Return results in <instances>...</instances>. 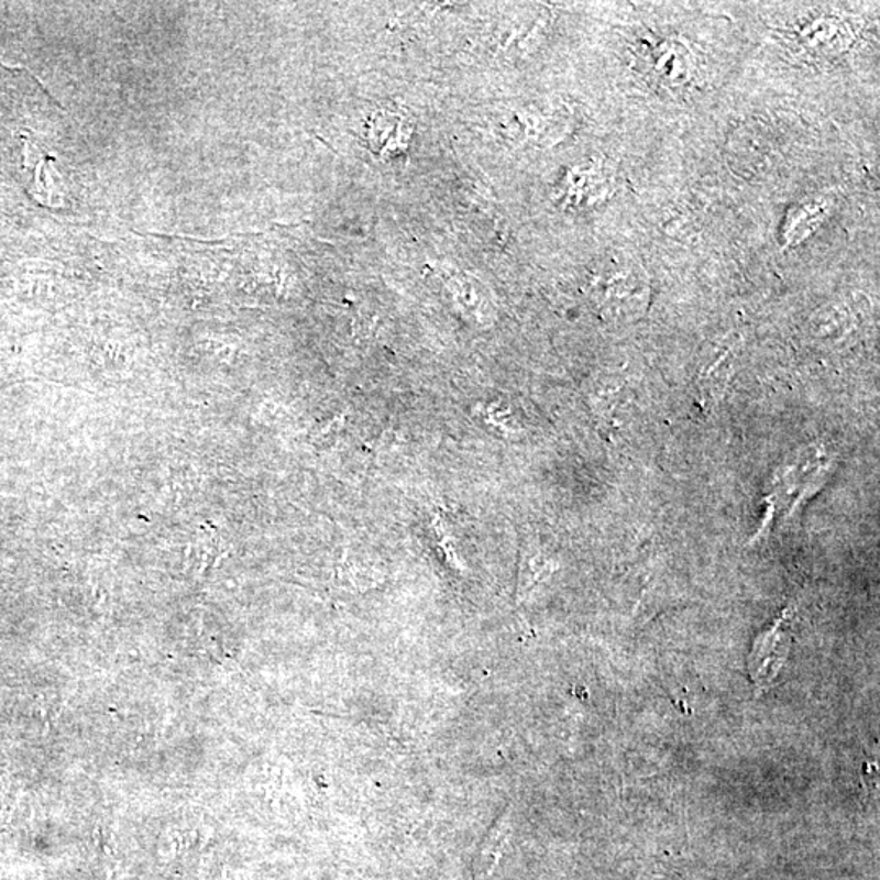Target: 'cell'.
Returning <instances> with one entry per match:
<instances>
[{"mask_svg": "<svg viewBox=\"0 0 880 880\" xmlns=\"http://www.w3.org/2000/svg\"><path fill=\"white\" fill-rule=\"evenodd\" d=\"M790 641V622L787 615L781 616L773 628L768 629L755 641L750 670L758 690H765L773 682L774 675L787 659Z\"/></svg>", "mask_w": 880, "mask_h": 880, "instance_id": "cell-1", "label": "cell"}, {"mask_svg": "<svg viewBox=\"0 0 880 880\" xmlns=\"http://www.w3.org/2000/svg\"><path fill=\"white\" fill-rule=\"evenodd\" d=\"M553 561L547 551L541 550L537 543H528L522 557V572H520V588L524 594L530 592L543 575L550 572Z\"/></svg>", "mask_w": 880, "mask_h": 880, "instance_id": "cell-2", "label": "cell"}, {"mask_svg": "<svg viewBox=\"0 0 880 880\" xmlns=\"http://www.w3.org/2000/svg\"><path fill=\"white\" fill-rule=\"evenodd\" d=\"M507 832H491L490 839H487L486 845L483 846L482 855L479 856V865H476V880H483L491 875L494 868H496L497 861H499L501 853H503L504 843H506Z\"/></svg>", "mask_w": 880, "mask_h": 880, "instance_id": "cell-3", "label": "cell"}]
</instances>
